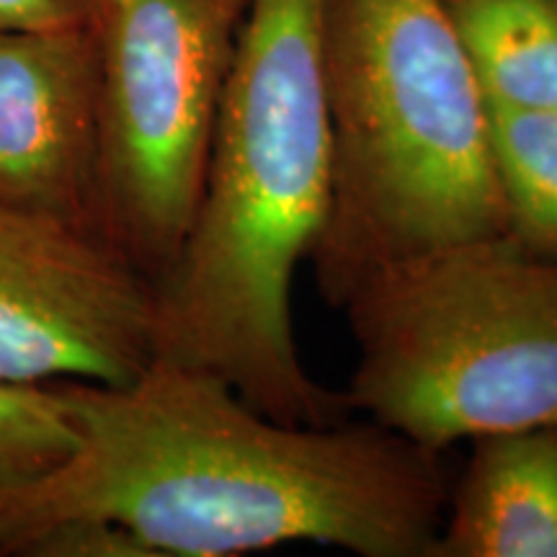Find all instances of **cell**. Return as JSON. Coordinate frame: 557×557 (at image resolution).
<instances>
[{
    "mask_svg": "<svg viewBox=\"0 0 557 557\" xmlns=\"http://www.w3.org/2000/svg\"><path fill=\"white\" fill-rule=\"evenodd\" d=\"M78 444L0 504V555L65 519L129 529L156 557L295 542L431 557L449 504L442 451L377 421L287 423L207 369L156 357L127 385L54 382Z\"/></svg>",
    "mask_w": 557,
    "mask_h": 557,
    "instance_id": "cell-1",
    "label": "cell"
},
{
    "mask_svg": "<svg viewBox=\"0 0 557 557\" xmlns=\"http://www.w3.org/2000/svg\"><path fill=\"white\" fill-rule=\"evenodd\" d=\"M325 0H248L197 214L158 282V357L287 423L351 416L302 364L292 287L329 201Z\"/></svg>",
    "mask_w": 557,
    "mask_h": 557,
    "instance_id": "cell-2",
    "label": "cell"
},
{
    "mask_svg": "<svg viewBox=\"0 0 557 557\" xmlns=\"http://www.w3.org/2000/svg\"><path fill=\"white\" fill-rule=\"evenodd\" d=\"M329 201L310 248L344 308L367 278L508 233L487 103L442 0H325Z\"/></svg>",
    "mask_w": 557,
    "mask_h": 557,
    "instance_id": "cell-3",
    "label": "cell"
},
{
    "mask_svg": "<svg viewBox=\"0 0 557 557\" xmlns=\"http://www.w3.org/2000/svg\"><path fill=\"white\" fill-rule=\"evenodd\" d=\"M341 310L351 413L434 451L557 423V259L511 233L393 263Z\"/></svg>",
    "mask_w": 557,
    "mask_h": 557,
    "instance_id": "cell-4",
    "label": "cell"
},
{
    "mask_svg": "<svg viewBox=\"0 0 557 557\" xmlns=\"http://www.w3.org/2000/svg\"><path fill=\"white\" fill-rule=\"evenodd\" d=\"M248 0H96L99 214L158 287L197 214Z\"/></svg>",
    "mask_w": 557,
    "mask_h": 557,
    "instance_id": "cell-5",
    "label": "cell"
},
{
    "mask_svg": "<svg viewBox=\"0 0 557 557\" xmlns=\"http://www.w3.org/2000/svg\"><path fill=\"white\" fill-rule=\"evenodd\" d=\"M156 357V284L101 235L0 201V380L127 385Z\"/></svg>",
    "mask_w": 557,
    "mask_h": 557,
    "instance_id": "cell-6",
    "label": "cell"
},
{
    "mask_svg": "<svg viewBox=\"0 0 557 557\" xmlns=\"http://www.w3.org/2000/svg\"><path fill=\"white\" fill-rule=\"evenodd\" d=\"M0 201L103 238L99 58L90 24L0 32Z\"/></svg>",
    "mask_w": 557,
    "mask_h": 557,
    "instance_id": "cell-7",
    "label": "cell"
},
{
    "mask_svg": "<svg viewBox=\"0 0 557 557\" xmlns=\"http://www.w3.org/2000/svg\"><path fill=\"white\" fill-rule=\"evenodd\" d=\"M431 557H557V423L472 438Z\"/></svg>",
    "mask_w": 557,
    "mask_h": 557,
    "instance_id": "cell-8",
    "label": "cell"
},
{
    "mask_svg": "<svg viewBox=\"0 0 557 557\" xmlns=\"http://www.w3.org/2000/svg\"><path fill=\"white\" fill-rule=\"evenodd\" d=\"M485 103L557 109L555 0H442Z\"/></svg>",
    "mask_w": 557,
    "mask_h": 557,
    "instance_id": "cell-9",
    "label": "cell"
},
{
    "mask_svg": "<svg viewBox=\"0 0 557 557\" xmlns=\"http://www.w3.org/2000/svg\"><path fill=\"white\" fill-rule=\"evenodd\" d=\"M487 122L508 233L557 259V109L487 103Z\"/></svg>",
    "mask_w": 557,
    "mask_h": 557,
    "instance_id": "cell-10",
    "label": "cell"
},
{
    "mask_svg": "<svg viewBox=\"0 0 557 557\" xmlns=\"http://www.w3.org/2000/svg\"><path fill=\"white\" fill-rule=\"evenodd\" d=\"M75 444L78 429L54 382L0 380V504L65 462Z\"/></svg>",
    "mask_w": 557,
    "mask_h": 557,
    "instance_id": "cell-11",
    "label": "cell"
},
{
    "mask_svg": "<svg viewBox=\"0 0 557 557\" xmlns=\"http://www.w3.org/2000/svg\"><path fill=\"white\" fill-rule=\"evenodd\" d=\"M9 555L24 557H156L129 529L101 519H65L21 537Z\"/></svg>",
    "mask_w": 557,
    "mask_h": 557,
    "instance_id": "cell-12",
    "label": "cell"
},
{
    "mask_svg": "<svg viewBox=\"0 0 557 557\" xmlns=\"http://www.w3.org/2000/svg\"><path fill=\"white\" fill-rule=\"evenodd\" d=\"M96 0H0V32H54L88 26Z\"/></svg>",
    "mask_w": 557,
    "mask_h": 557,
    "instance_id": "cell-13",
    "label": "cell"
},
{
    "mask_svg": "<svg viewBox=\"0 0 557 557\" xmlns=\"http://www.w3.org/2000/svg\"><path fill=\"white\" fill-rule=\"evenodd\" d=\"M555 3H557V0H555Z\"/></svg>",
    "mask_w": 557,
    "mask_h": 557,
    "instance_id": "cell-14",
    "label": "cell"
}]
</instances>
